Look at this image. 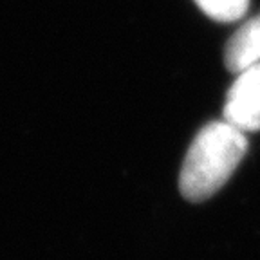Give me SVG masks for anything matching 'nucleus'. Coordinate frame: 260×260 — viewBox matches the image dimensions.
<instances>
[{"instance_id":"obj_1","label":"nucleus","mask_w":260,"mask_h":260,"mask_svg":"<svg viewBox=\"0 0 260 260\" xmlns=\"http://www.w3.org/2000/svg\"><path fill=\"white\" fill-rule=\"evenodd\" d=\"M246 150L248 139L244 132L228 121H215L201 128L179 175V190L184 199L199 203L211 197L232 177Z\"/></svg>"},{"instance_id":"obj_2","label":"nucleus","mask_w":260,"mask_h":260,"mask_svg":"<svg viewBox=\"0 0 260 260\" xmlns=\"http://www.w3.org/2000/svg\"><path fill=\"white\" fill-rule=\"evenodd\" d=\"M224 121L242 132L260 130V63L240 71L224 103Z\"/></svg>"},{"instance_id":"obj_3","label":"nucleus","mask_w":260,"mask_h":260,"mask_svg":"<svg viewBox=\"0 0 260 260\" xmlns=\"http://www.w3.org/2000/svg\"><path fill=\"white\" fill-rule=\"evenodd\" d=\"M226 67L239 74L253 63H260V15L248 20L226 45Z\"/></svg>"},{"instance_id":"obj_4","label":"nucleus","mask_w":260,"mask_h":260,"mask_svg":"<svg viewBox=\"0 0 260 260\" xmlns=\"http://www.w3.org/2000/svg\"><path fill=\"white\" fill-rule=\"evenodd\" d=\"M210 18L219 22H235L242 18L249 0H195Z\"/></svg>"}]
</instances>
